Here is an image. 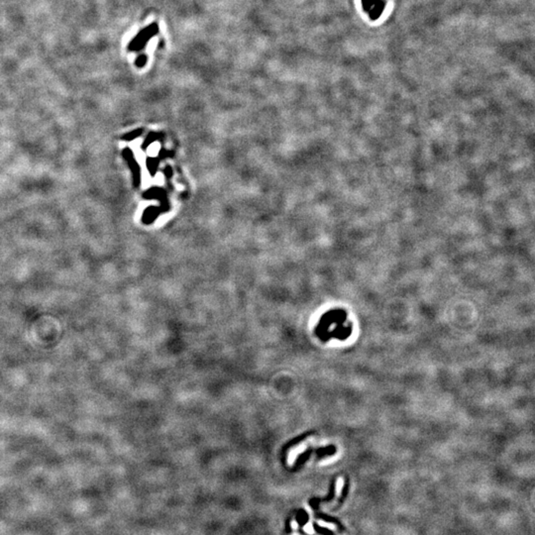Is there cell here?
Listing matches in <instances>:
<instances>
[{"instance_id": "6da1fadb", "label": "cell", "mask_w": 535, "mask_h": 535, "mask_svg": "<svg viewBox=\"0 0 535 535\" xmlns=\"http://www.w3.org/2000/svg\"><path fill=\"white\" fill-rule=\"evenodd\" d=\"M363 4L372 18H378L384 8L382 0H363Z\"/></svg>"}]
</instances>
